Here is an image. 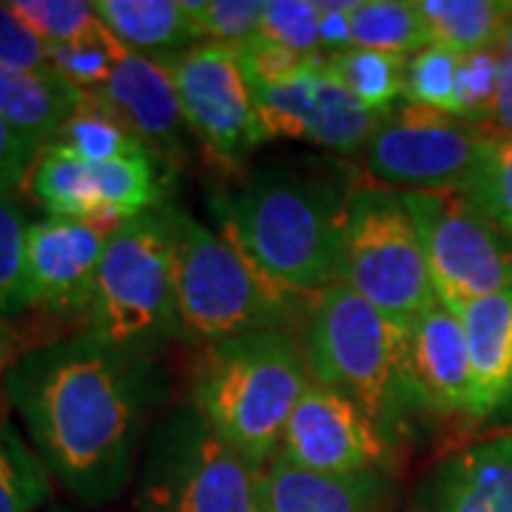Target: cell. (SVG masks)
<instances>
[{
    "label": "cell",
    "mask_w": 512,
    "mask_h": 512,
    "mask_svg": "<svg viewBox=\"0 0 512 512\" xmlns=\"http://www.w3.org/2000/svg\"><path fill=\"white\" fill-rule=\"evenodd\" d=\"M29 191L49 217L97 220L94 171L89 160L63 146H46L29 174Z\"/></svg>",
    "instance_id": "7402d4cb"
},
{
    "label": "cell",
    "mask_w": 512,
    "mask_h": 512,
    "mask_svg": "<svg viewBox=\"0 0 512 512\" xmlns=\"http://www.w3.org/2000/svg\"><path fill=\"white\" fill-rule=\"evenodd\" d=\"M259 37L299 55H325L319 43V0H265Z\"/></svg>",
    "instance_id": "e575fe53"
},
{
    "label": "cell",
    "mask_w": 512,
    "mask_h": 512,
    "mask_svg": "<svg viewBox=\"0 0 512 512\" xmlns=\"http://www.w3.org/2000/svg\"><path fill=\"white\" fill-rule=\"evenodd\" d=\"M493 131L458 117L404 103L384 114L367 140L370 180L393 191L464 188Z\"/></svg>",
    "instance_id": "30bf717a"
},
{
    "label": "cell",
    "mask_w": 512,
    "mask_h": 512,
    "mask_svg": "<svg viewBox=\"0 0 512 512\" xmlns=\"http://www.w3.org/2000/svg\"><path fill=\"white\" fill-rule=\"evenodd\" d=\"M165 63L183 103L188 134L211 163L222 171H237L251 151L268 140L237 46L197 43Z\"/></svg>",
    "instance_id": "8fae6325"
},
{
    "label": "cell",
    "mask_w": 512,
    "mask_h": 512,
    "mask_svg": "<svg viewBox=\"0 0 512 512\" xmlns=\"http://www.w3.org/2000/svg\"><path fill=\"white\" fill-rule=\"evenodd\" d=\"M407 373L421 413L470 419V353L458 313L436 299L407 325Z\"/></svg>",
    "instance_id": "2e32d148"
},
{
    "label": "cell",
    "mask_w": 512,
    "mask_h": 512,
    "mask_svg": "<svg viewBox=\"0 0 512 512\" xmlns=\"http://www.w3.org/2000/svg\"><path fill=\"white\" fill-rule=\"evenodd\" d=\"M356 9V0H319V43L322 52H345L353 46L350 15Z\"/></svg>",
    "instance_id": "ab89813d"
},
{
    "label": "cell",
    "mask_w": 512,
    "mask_h": 512,
    "mask_svg": "<svg viewBox=\"0 0 512 512\" xmlns=\"http://www.w3.org/2000/svg\"><path fill=\"white\" fill-rule=\"evenodd\" d=\"M239 63H242V72L248 77L251 86H276V83H285L291 80L302 69H308L313 60L319 55H299L293 49H285L279 43H271L265 37L256 35L254 40L237 46Z\"/></svg>",
    "instance_id": "d590c367"
},
{
    "label": "cell",
    "mask_w": 512,
    "mask_h": 512,
    "mask_svg": "<svg viewBox=\"0 0 512 512\" xmlns=\"http://www.w3.org/2000/svg\"><path fill=\"white\" fill-rule=\"evenodd\" d=\"M49 146H63L89 163H109L117 157L146 154V143L131 128L103 109L97 100L86 94V100L72 111V117L60 126Z\"/></svg>",
    "instance_id": "484cf974"
},
{
    "label": "cell",
    "mask_w": 512,
    "mask_h": 512,
    "mask_svg": "<svg viewBox=\"0 0 512 512\" xmlns=\"http://www.w3.org/2000/svg\"><path fill=\"white\" fill-rule=\"evenodd\" d=\"M134 512H262L259 470L191 402L160 416L140 458Z\"/></svg>",
    "instance_id": "52a82bcc"
},
{
    "label": "cell",
    "mask_w": 512,
    "mask_h": 512,
    "mask_svg": "<svg viewBox=\"0 0 512 512\" xmlns=\"http://www.w3.org/2000/svg\"><path fill=\"white\" fill-rule=\"evenodd\" d=\"M495 55H498V100H495L493 120L487 131L512 134V6L510 18L495 40Z\"/></svg>",
    "instance_id": "f35d334b"
},
{
    "label": "cell",
    "mask_w": 512,
    "mask_h": 512,
    "mask_svg": "<svg viewBox=\"0 0 512 512\" xmlns=\"http://www.w3.org/2000/svg\"><path fill=\"white\" fill-rule=\"evenodd\" d=\"M328 69L365 109L390 114L404 103V74L407 57L370 52V49H345L328 55Z\"/></svg>",
    "instance_id": "d4e9b609"
},
{
    "label": "cell",
    "mask_w": 512,
    "mask_h": 512,
    "mask_svg": "<svg viewBox=\"0 0 512 512\" xmlns=\"http://www.w3.org/2000/svg\"><path fill=\"white\" fill-rule=\"evenodd\" d=\"M0 66L18 72L52 69L49 43H43L6 3H0Z\"/></svg>",
    "instance_id": "8d00e7d4"
},
{
    "label": "cell",
    "mask_w": 512,
    "mask_h": 512,
    "mask_svg": "<svg viewBox=\"0 0 512 512\" xmlns=\"http://www.w3.org/2000/svg\"><path fill=\"white\" fill-rule=\"evenodd\" d=\"M174 234L177 339L197 350L262 330H291L299 296L276 288L231 239L165 205ZM316 302V299H308Z\"/></svg>",
    "instance_id": "277c9868"
},
{
    "label": "cell",
    "mask_w": 512,
    "mask_h": 512,
    "mask_svg": "<svg viewBox=\"0 0 512 512\" xmlns=\"http://www.w3.org/2000/svg\"><path fill=\"white\" fill-rule=\"evenodd\" d=\"M353 49L413 57L430 46L419 0H362L350 15Z\"/></svg>",
    "instance_id": "cb8c5ba5"
},
{
    "label": "cell",
    "mask_w": 512,
    "mask_h": 512,
    "mask_svg": "<svg viewBox=\"0 0 512 512\" xmlns=\"http://www.w3.org/2000/svg\"><path fill=\"white\" fill-rule=\"evenodd\" d=\"M512 3L501 0H419V12L430 43L458 55L495 46Z\"/></svg>",
    "instance_id": "603a6c76"
},
{
    "label": "cell",
    "mask_w": 512,
    "mask_h": 512,
    "mask_svg": "<svg viewBox=\"0 0 512 512\" xmlns=\"http://www.w3.org/2000/svg\"><path fill=\"white\" fill-rule=\"evenodd\" d=\"M29 228L15 191L0 188V322L26 311V245Z\"/></svg>",
    "instance_id": "f546056e"
},
{
    "label": "cell",
    "mask_w": 512,
    "mask_h": 512,
    "mask_svg": "<svg viewBox=\"0 0 512 512\" xmlns=\"http://www.w3.org/2000/svg\"><path fill=\"white\" fill-rule=\"evenodd\" d=\"M461 191L481 217L512 237V134H490Z\"/></svg>",
    "instance_id": "83f0119b"
},
{
    "label": "cell",
    "mask_w": 512,
    "mask_h": 512,
    "mask_svg": "<svg viewBox=\"0 0 512 512\" xmlns=\"http://www.w3.org/2000/svg\"><path fill=\"white\" fill-rule=\"evenodd\" d=\"M308 382L305 342L291 330H262L202 348L188 402L231 450L262 470L279 456Z\"/></svg>",
    "instance_id": "3957f363"
},
{
    "label": "cell",
    "mask_w": 512,
    "mask_h": 512,
    "mask_svg": "<svg viewBox=\"0 0 512 512\" xmlns=\"http://www.w3.org/2000/svg\"><path fill=\"white\" fill-rule=\"evenodd\" d=\"M498 100V55L495 46L478 49L461 55L456 83V109L453 117L473 123V126H490Z\"/></svg>",
    "instance_id": "836d02e7"
},
{
    "label": "cell",
    "mask_w": 512,
    "mask_h": 512,
    "mask_svg": "<svg viewBox=\"0 0 512 512\" xmlns=\"http://www.w3.org/2000/svg\"><path fill=\"white\" fill-rule=\"evenodd\" d=\"M262 128L271 137L305 140L339 154L365 151L382 114L365 109L319 55L308 69L276 86H251Z\"/></svg>",
    "instance_id": "4fadbf2b"
},
{
    "label": "cell",
    "mask_w": 512,
    "mask_h": 512,
    "mask_svg": "<svg viewBox=\"0 0 512 512\" xmlns=\"http://www.w3.org/2000/svg\"><path fill=\"white\" fill-rule=\"evenodd\" d=\"M103 109L120 117L151 154L171 168H183L188 160V126L174 77L165 60L128 52L106 80L103 89L89 94Z\"/></svg>",
    "instance_id": "9a60e30c"
},
{
    "label": "cell",
    "mask_w": 512,
    "mask_h": 512,
    "mask_svg": "<svg viewBox=\"0 0 512 512\" xmlns=\"http://www.w3.org/2000/svg\"><path fill=\"white\" fill-rule=\"evenodd\" d=\"M453 311L470 353V419H490L512 402V288Z\"/></svg>",
    "instance_id": "ac0fdd59"
},
{
    "label": "cell",
    "mask_w": 512,
    "mask_h": 512,
    "mask_svg": "<svg viewBox=\"0 0 512 512\" xmlns=\"http://www.w3.org/2000/svg\"><path fill=\"white\" fill-rule=\"evenodd\" d=\"M262 512H382L387 476H328L276 456L259 470Z\"/></svg>",
    "instance_id": "d6986e66"
},
{
    "label": "cell",
    "mask_w": 512,
    "mask_h": 512,
    "mask_svg": "<svg viewBox=\"0 0 512 512\" xmlns=\"http://www.w3.org/2000/svg\"><path fill=\"white\" fill-rule=\"evenodd\" d=\"M37 157L40 151L0 117V188L18 191L20 185L29 183Z\"/></svg>",
    "instance_id": "74e56055"
},
{
    "label": "cell",
    "mask_w": 512,
    "mask_h": 512,
    "mask_svg": "<svg viewBox=\"0 0 512 512\" xmlns=\"http://www.w3.org/2000/svg\"><path fill=\"white\" fill-rule=\"evenodd\" d=\"M123 222L63 220L32 222L26 245V299L49 316H86L111 234Z\"/></svg>",
    "instance_id": "5bb4252c"
},
{
    "label": "cell",
    "mask_w": 512,
    "mask_h": 512,
    "mask_svg": "<svg viewBox=\"0 0 512 512\" xmlns=\"http://www.w3.org/2000/svg\"><path fill=\"white\" fill-rule=\"evenodd\" d=\"M348 188L325 177L268 168L214 200L222 237L256 271L299 299H319L339 282Z\"/></svg>",
    "instance_id": "7a4b0ae2"
},
{
    "label": "cell",
    "mask_w": 512,
    "mask_h": 512,
    "mask_svg": "<svg viewBox=\"0 0 512 512\" xmlns=\"http://www.w3.org/2000/svg\"><path fill=\"white\" fill-rule=\"evenodd\" d=\"M413 512H512V433L441 458L419 484Z\"/></svg>",
    "instance_id": "e0dca14e"
},
{
    "label": "cell",
    "mask_w": 512,
    "mask_h": 512,
    "mask_svg": "<svg viewBox=\"0 0 512 512\" xmlns=\"http://www.w3.org/2000/svg\"><path fill=\"white\" fill-rule=\"evenodd\" d=\"M128 52L117 43V37L111 35L109 29L100 23L89 35L74 37L69 43H57L49 46V57H52V69L63 74L74 89L83 94H92L106 86L117 63L126 57Z\"/></svg>",
    "instance_id": "f1b7e54d"
},
{
    "label": "cell",
    "mask_w": 512,
    "mask_h": 512,
    "mask_svg": "<svg viewBox=\"0 0 512 512\" xmlns=\"http://www.w3.org/2000/svg\"><path fill=\"white\" fill-rule=\"evenodd\" d=\"M52 512H69V510H52Z\"/></svg>",
    "instance_id": "b9f144b4"
},
{
    "label": "cell",
    "mask_w": 512,
    "mask_h": 512,
    "mask_svg": "<svg viewBox=\"0 0 512 512\" xmlns=\"http://www.w3.org/2000/svg\"><path fill=\"white\" fill-rule=\"evenodd\" d=\"M339 285L359 293L402 328L439 299L402 191L376 183L350 188Z\"/></svg>",
    "instance_id": "ba28073f"
},
{
    "label": "cell",
    "mask_w": 512,
    "mask_h": 512,
    "mask_svg": "<svg viewBox=\"0 0 512 512\" xmlns=\"http://www.w3.org/2000/svg\"><path fill=\"white\" fill-rule=\"evenodd\" d=\"M200 43L242 46L259 35L265 0H188Z\"/></svg>",
    "instance_id": "d6a6232c"
},
{
    "label": "cell",
    "mask_w": 512,
    "mask_h": 512,
    "mask_svg": "<svg viewBox=\"0 0 512 512\" xmlns=\"http://www.w3.org/2000/svg\"><path fill=\"white\" fill-rule=\"evenodd\" d=\"M52 498V473L0 410V512H37Z\"/></svg>",
    "instance_id": "4316f807"
},
{
    "label": "cell",
    "mask_w": 512,
    "mask_h": 512,
    "mask_svg": "<svg viewBox=\"0 0 512 512\" xmlns=\"http://www.w3.org/2000/svg\"><path fill=\"white\" fill-rule=\"evenodd\" d=\"M12 362H15V333L6 322H0V379Z\"/></svg>",
    "instance_id": "60d3db41"
},
{
    "label": "cell",
    "mask_w": 512,
    "mask_h": 512,
    "mask_svg": "<svg viewBox=\"0 0 512 512\" xmlns=\"http://www.w3.org/2000/svg\"><path fill=\"white\" fill-rule=\"evenodd\" d=\"M279 458L328 476H387L393 441L359 404L311 379L288 421Z\"/></svg>",
    "instance_id": "7c38bea8"
},
{
    "label": "cell",
    "mask_w": 512,
    "mask_h": 512,
    "mask_svg": "<svg viewBox=\"0 0 512 512\" xmlns=\"http://www.w3.org/2000/svg\"><path fill=\"white\" fill-rule=\"evenodd\" d=\"M165 393L157 356L111 348L86 330L23 350L3 373V399L40 461L86 507L123 495Z\"/></svg>",
    "instance_id": "6da1fadb"
},
{
    "label": "cell",
    "mask_w": 512,
    "mask_h": 512,
    "mask_svg": "<svg viewBox=\"0 0 512 512\" xmlns=\"http://www.w3.org/2000/svg\"><path fill=\"white\" fill-rule=\"evenodd\" d=\"M86 94L49 72H18L0 66V117L37 151L49 146Z\"/></svg>",
    "instance_id": "44dd1931"
},
{
    "label": "cell",
    "mask_w": 512,
    "mask_h": 512,
    "mask_svg": "<svg viewBox=\"0 0 512 512\" xmlns=\"http://www.w3.org/2000/svg\"><path fill=\"white\" fill-rule=\"evenodd\" d=\"M402 197L444 305L458 308L512 288V237L481 217L464 191H404Z\"/></svg>",
    "instance_id": "9c48e42d"
},
{
    "label": "cell",
    "mask_w": 512,
    "mask_h": 512,
    "mask_svg": "<svg viewBox=\"0 0 512 512\" xmlns=\"http://www.w3.org/2000/svg\"><path fill=\"white\" fill-rule=\"evenodd\" d=\"M94 9L131 55L171 60L200 43L188 0H94Z\"/></svg>",
    "instance_id": "ffe728a7"
},
{
    "label": "cell",
    "mask_w": 512,
    "mask_h": 512,
    "mask_svg": "<svg viewBox=\"0 0 512 512\" xmlns=\"http://www.w3.org/2000/svg\"><path fill=\"white\" fill-rule=\"evenodd\" d=\"M458 66H461V55L447 49V46H436V43H430L413 57H407L404 103L453 117Z\"/></svg>",
    "instance_id": "4dcf8cb0"
},
{
    "label": "cell",
    "mask_w": 512,
    "mask_h": 512,
    "mask_svg": "<svg viewBox=\"0 0 512 512\" xmlns=\"http://www.w3.org/2000/svg\"><path fill=\"white\" fill-rule=\"evenodd\" d=\"M6 6L49 46L69 43L100 26L89 0H9Z\"/></svg>",
    "instance_id": "1f68e13d"
},
{
    "label": "cell",
    "mask_w": 512,
    "mask_h": 512,
    "mask_svg": "<svg viewBox=\"0 0 512 512\" xmlns=\"http://www.w3.org/2000/svg\"><path fill=\"white\" fill-rule=\"evenodd\" d=\"M305 356L313 382L359 404L390 441L419 410L407 373V328L339 282L313 302Z\"/></svg>",
    "instance_id": "5b68a950"
},
{
    "label": "cell",
    "mask_w": 512,
    "mask_h": 512,
    "mask_svg": "<svg viewBox=\"0 0 512 512\" xmlns=\"http://www.w3.org/2000/svg\"><path fill=\"white\" fill-rule=\"evenodd\" d=\"M86 333L143 356H157L177 339L174 234L165 208L131 217L111 234Z\"/></svg>",
    "instance_id": "8992f818"
}]
</instances>
